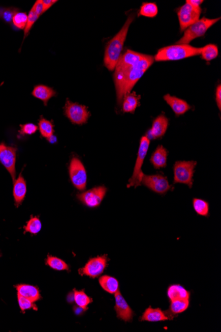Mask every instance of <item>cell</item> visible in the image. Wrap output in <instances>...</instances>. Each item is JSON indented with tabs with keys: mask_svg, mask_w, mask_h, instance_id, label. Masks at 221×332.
Returning a JSON list of instances; mask_svg holds the SVG:
<instances>
[{
	"mask_svg": "<svg viewBox=\"0 0 221 332\" xmlns=\"http://www.w3.org/2000/svg\"><path fill=\"white\" fill-rule=\"evenodd\" d=\"M154 57L127 50L120 57L115 68L113 79L118 105L126 94L130 93L136 84L154 63Z\"/></svg>",
	"mask_w": 221,
	"mask_h": 332,
	"instance_id": "6da1fadb",
	"label": "cell"
},
{
	"mask_svg": "<svg viewBox=\"0 0 221 332\" xmlns=\"http://www.w3.org/2000/svg\"><path fill=\"white\" fill-rule=\"evenodd\" d=\"M134 19V14L129 15L121 30L107 44L106 50H105L104 65L105 67L110 71L114 70L116 65L121 56V52L123 49L129 27Z\"/></svg>",
	"mask_w": 221,
	"mask_h": 332,
	"instance_id": "7a4b0ae2",
	"label": "cell"
},
{
	"mask_svg": "<svg viewBox=\"0 0 221 332\" xmlns=\"http://www.w3.org/2000/svg\"><path fill=\"white\" fill-rule=\"evenodd\" d=\"M201 48L190 45H174L159 50L154 57L156 61H178L201 54Z\"/></svg>",
	"mask_w": 221,
	"mask_h": 332,
	"instance_id": "3957f363",
	"label": "cell"
},
{
	"mask_svg": "<svg viewBox=\"0 0 221 332\" xmlns=\"http://www.w3.org/2000/svg\"><path fill=\"white\" fill-rule=\"evenodd\" d=\"M220 19V17L209 19L204 17L199 19L198 21L192 24L187 30L184 31V34L177 42L176 45H189L194 39L203 37V35L206 34L208 30L214 25L216 22L219 21Z\"/></svg>",
	"mask_w": 221,
	"mask_h": 332,
	"instance_id": "277c9868",
	"label": "cell"
},
{
	"mask_svg": "<svg viewBox=\"0 0 221 332\" xmlns=\"http://www.w3.org/2000/svg\"><path fill=\"white\" fill-rule=\"evenodd\" d=\"M150 144V140L147 137V135H144L141 137L134 170H133L132 177L129 179L128 188L132 186L137 188L138 186L141 185L142 178H143L144 174L142 171V167L143 165L144 159L147 155Z\"/></svg>",
	"mask_w": 221,
	"mask_h": 332,
	"instance_id": "5b68a950",
	"label": "cell"
},
{
	"mask_svg": "<svg viewBox=\"0 0 221 332\" xmlns=\"http://www.w3.org/2000/svg\"><path fill=\"white\" fill-rule=\"evenodd\" d=\"M198 162L195 160L176 161L174 165V183L187 184L190 188L194 183L195 169Z\"/></svg>",
	"mask_w": 221,
	"mask_h": 332,
	"instance_id": "8992f818",
	"label": "cell"
},
{
	"mask_svg": "<svg viewBox=\"0 0 221 332\" xmlns=\"http://www.w3.org/2000/svg\"><path fill=\"white\" fill-rule=\"evenodd\" d=\"M202 12L201 6L192 4L190 0H187L184 5L178 10V16L181 32L187 30L190 25L196 23L200 18Z\"/></svg>",
	"mask_w": 221,
	"mask_h": 332,
	"instance_id": "52a82bcc",
	"label": "cell"
},
{
	"mask_svg": "<svg viewBox=\"0 0 221 332\" xmlns=\"http://www.w3.org/2000/svg\"><path fill=\"white\" fill-rule=\"evenodd\" d=\"M69 171L70 179L73 186L78 190H84L87 185V172L84 164L79 158H72Z\"/></svg>",
	"mask_w": 221,
	"mask_h": 332,
	"instance_id": "ba28073f",
	"label": "cell"
},
{
	"mask_svg": "<svg viewBox=\"0 0 221 332\" xmlns=\"http://www.w3.org/2000/svg\"><path fill=\"white\" fill-rule=\"evenodd\" d=\"M65 115L73 124L83 125L86 124L90 117V112L87 110V107L78 103L72 102L69 99L66 102Z\"/></svg>",
	"mask_w": 221,
	"mask_h": 332,
	"instance_id": "9c48e42d",
	"label": "cell"
},
{
	"mask_svg": "<svg viewBox=\"0 0 221 332\" xmlns=\"http://www.w3.org/2000/svg\"><path fill=\"white\" fill-rule=\"evenodd\" d=\"M141 184L147 187L153 192L163 195H165L172 188L167 177L161 174L153 175H146L143 174Z\"/></svg>",
	"mask_w": 221,
	"mask_h": 332,
	"instance_id": "30bf717a",
	"label": "cell"
},
{
	"mask_svg": "<svg viewBox=\"0 0 221 332\" xmlns=\"http://www.w3.org/2000/svg\"><path fill=\"white\" fill-rule=\"evenodd\" d=\"M107 188L104 186L94 187L86 192L76 195L77 199L87 207L97 208L106 197Z\"/></svg>",
	"mask_w": 221,
	"mask_h": 332,
	"instance_id": "8fae6325",
	"label": "cell"
},
{
	"mask_svg": "<svg viewBox=\"0 0 221 332\" xmlns=\"http://www.w3.org/2000/svg\"><path fill=\"white\" fill-rule=\"evenodd\" d=\"M106 256H99L89 259L84 267L79 270V274L95 279L104 272L107 267Z\"/></svg>",
	"mask_w": 221,
	"mask_h": 332,
	"instance_id": "7c38bea8",
	"label": "cell"
},
{
	"mask_svg": "<svg viewBox=\"0 0 221 332\" xmlns=\"http://www.w3.org/2000/svg\"><path fill=\"white\" fill-rule=\"evenodd\" d=\"M17 149L14 147L8 146L1 143L0 144V162L5 167L14 182L15 179V163H16Z\"/></svg>",
	"mask_w": 221,
	"mask_h": 332,
	"instance_id": "4fadbf2b",
	"label": "cell"
},
{
	"mask_svg": "<svg viewBox=\"0 0 221 332\" xmlns=\"http://www.w3.org/2000/svg\"><path fill=\"white\" fill-rule=\"evenodd\" d=\"M115 310L117 313V317L124 322H131L133 318V312L125 299L122 296L119 290L115 292Z\"/></svg>",
	"mask_w": 221,
	"mask_h": 332,
	"instance_id": "5bb4252c",
	"label": "cell"
},
{
	"mask_svg": "<svg viewBox=\"0 0 221 332\" xmlns=\"http://www.w3.org/2000/svg\"><path fill=\"white\" fill-rule=\"evenodd\" d=\"M168 125H169V120L164 114L157 116L153 121L152 127L150 129L148 134L149 137L153 140L163 137L167 131Z\"/></svg>",
	"mask_w": 221,
	"mask_h": 332,
	"instance_id": "9a60e30c",
	"label": "cell"
},
{
	"mask_svg": "<svg viewBox=\"0 0 221 332\" xmlns=\"http://www.w3.org/2000/svg\"><path fill=\"white\" fill-rule=\"evenodd\" d=\"M164 100L171 107L173 112L177 116L183 115L186 112L192 109V106L186 101L182 99L178 98L176 96H172L170 94H166L164 96Z\"/></svg>",
	"mask_w": 221,
	"mask_h": 332,
	"instance_id": "2e32d148",
	"label": "cell"
},
{
	"mask_svg": "<svg viewBox=\"0 0 221 332\" xmlns=\"http://www.w3.org/2000/svg\"><path fill=\"white\" fill-rule=\"evenodd\" d=\"M168 155L167 149L163 146H159L151 155L150 163L155 169L166 168L167 166Z\"/></svg>",
	"mask_w": 221,
	"mask_h": 332,
	"instance_id": "e0dca14e",
	"label": "cell"
},
{
	"mask_svg": "<svg viewBox=\"0 0 221 332\" xmlns=\"http://www.w3.org/2000/svg\"><path fill=\"white\" fill-rule=\"evenodd\" d=\"M15 288H16L17 294L29 299L33 302H36L42 298L38 288L34 287V286L21 284V285L15 286Z\"/></svg>",
	"mask_w": 221,
	"mask_h": 332,
	"instance_id": "ac0fdd59",
	"label": "cell"
},
{
	"mask_svg": "<svg viewBox=\"0 0 221 332\" xmlns=\"http://www.w3.org/2000/svg\"><path fill=\"white\" fill-rule=\"evenodd\" d=\"M27 193V184L21 173L18 178L15 180L14 185V197L15 206L18 207L25 199Z\"/></svg>",
	"mask_w": 221,
	"mask_h": 332,
	"instance_id": "d6986e66",
	"label": "cell"
},
{
	"mask_svg": "<svg viewBox=\"0 0 221 332\" xmlns=\"http://www.w3.org/2000/svg\"><path fill=\"white\" fill-rule=\"evenodd\" d=\"M170 320L168 316L167 312H164L160 309H152L148 308L144 312L141 321H146L150 322H162Z\"/></svg>",
	"mask_w": 221,
	"mask_h": 332,
	"instance_id": "ffe728a7",
	"label": "cell"
},
{
	"mask_svg": "<svg viewBox=\"0 0 221 332\" xmlns=\"http://www.w3.org/2000/svg\"><path fill=\"white\" fill-rule=\"evenodd\" d=\"M141 96L137 95L135 92L126 94L122 99V110L123 113L134 114L136 109L140 105Z\"/></svg>",
	"mask_w": 221,
	"mask_h": 332,
	"instance_id": "44dd1931",
	"label": "cell"
},
{
	"mask_svg": "<svg viewBox=\"0 0 221 332\" xmlns=\"http://www.w3.org/2000/svg\"><path fill=\"white\" fill-rule=\"evenodd\" d=\"M32 95L35 98L43 101L44 104L47 105L50 99L56 95V92L52 88L47 86L37 85L33 90Z\"/></svg>",
	"mask_w": 221,
	"mask_h": 332,
	"instance_id": "7402d4cb",
	"label": "cell"
},
{
	"mask_svg": "<svg viewBox=\"0 0 221 332\" xmlns=\"http://www.w3.org/2000/svg\"><path fill=\"white\" fill-rule=\"evenodd\" d=\"M168 296L170 301L174 300H190V293L181 286H170L168 289Z\"/></svg>",
	"mask_w": 221,
	"mask_h": 332,
	"instance_id": "603a6c76",
	"label": "cell"
},
{
	"mask_svg": "<svg viewBox=\"0 0 221 332\" xmlns=\"http://www.w3.org/2000/svg\"><path fill=\"white\" fill-rule=\"evenodd\" d=\"M99 283L102 289L109 294H113L119 291V282L114 277L107 275L101 276Z\"/></svg>",
	"mask_w": 221,
	"mask_h": 332,
	"instance_id": "cb8c5ba5",
	"label": "cell"
},
{
	"mask_svg": "<svg viewBox=\"0 0 221 332\" xmlns=\"http://www.w3.org/2000/svg\"><path fill=\"white\" fill-rule=\"evenodd\" d=\"M170 302V311L166 312L170 320L174 319V315L185 312L190 306V300H174Z\"/></svg>",
	"mask_w": 221,
	"mask_h": 332,
	"instance_id": "d4e9b609",
	"label": "cell"
},
{
	"mask_svg": "<svg viewBox=\"0 0 221 332\" xmlns=\"http://www.w3.org/2000/svg\"><path fill=\"white\" fill-rule=\"evenodd\" d=\"M74 299L75 303L80 309L87 311V307L92 302V299L89 297L84 291L74 290Z\"/></svg>",
	"mask_w": 221,
	"mask_h": 332,
	"instance_id": "484cf974",
	"label": "cell"
},
{
	"mask_svg": "<svg viewBox=\"0 0 221 332\" xmlns=\"http://www.w3.org/2000/svg\"><path fill=\"white\" fill-rule=\"evenodd\" d=\"M38 128L42 137L49 139L54 134V125L50 121L41 117L39 121Z\"/></svg>",
	"mask_w": 221,
	"mask_h": 332,
	"instance_id": "4316f807",
	"label": "cell"
},
{
	"mask_svg": "<svg viewBox=\"0 0 221 332\" xmlns=\"http://www.w3.org/2000/svg\"><path fill=\"white\" fill-rule=\"evenodd\" d=\"M157 13H159V9H157L156 4L146 2V3L142 4L141 7L140 8L139 15L153 18V17L156 16Z\"/></svg>",
	"mask_w": 221,
	"mask_h": 332,
	"instance_id": "83f0119b",
	"label": "cell"
},
{
	"mask_svg": "<svg viewBox=\"0 0 221 332\" xmlns=\"http://www.w3.org/2000/svg\"><path fill=\"white\" fill-rule=\"evenodd\" d=\"M201 58L206 61H211L216 59L218 56V47L213 44H209L201 48Z\"/></svg>",
	"mask_w": 221,
	"mask_h": 332,
	"instance_id": "f1b7e54d",
	"label": "cell"
},
{
	"mask_svg": "<svg viewBox=\"0 0 221 332\" xmlns=\"http://www.w3.org/2000/svg\"><path fill=\"white\" fill-rule=\"evenodd\" d=\"M194 210L201 216L208 217L209 214V204L204 200L194 199L193 200Z\"/></svg>",
	"mask_w": 221,
	"mask_h": 332,
	"instance_id": "f546056e",
	"label": "cell"
},
{
	"mask_svg": "<svg viewBox=\"0 0 221 332\" xmlns=\"http://www.w3.org/2000/svg\"><path fill=\"white\" fill-rule=\"evenodd\" d=\"M46 264L52 269L56 270H69V266L65 261L57 257L48 256Z\"/></svg>",
	"mask_w": 221,
	"mask_h": 332,
	"instance_id": "4dcf8cb0",
	"label": "cell"
},
{
	"mask_svg": "<svg viewBox=\"0 0 221 332\" xmlns=\"http://www.w3.org/2000/svg\"><path fill=\"white\" fill-rule=\"evenodd\" d=\"M41 228H42V224L39 217L31 216L29 220L26 224L24 230H25V233L29 232L30 234L36 235L40 232Z\"/></svg>",
	"mask_w": 221,
	"mask_h": 332,
	"instance_id": "1f68e13d",
	"label": "cell"
},
{
	"mask_svg": "<svg viewBox=\"0 0 221 332\" xmlns=\"http://www.w3.org/2000/svg\"><path fill=\"white\" fill-rule=\"evenodd\" d=\"M28 15L25 12H17L13 17L12 23L15 28L18 30H25L27 25Z\"/></svg>",
	"mask_w": 221,
	"mask_h": 332,
	"instance_id": "d6a6232c",
	"label": "cell"
},
{
	"mask_svg": "<svg viewBox=\"0 0 221 332\" xmlns=\"http://www.w3.org/2000/svg\"><path fill=\"white\" fill-rule=\"evenodd\" d=\"M17 300H18L19 306L22 312L30 309L34 310V311L38 310V308L34 304V302L18 294H17Z\"/></svg>",
	"mask_w": 221,
	"mask_h": 332,
	"instance_id": "836d02e7",
	"label": "cell"
},
{
	"mask_svg": "<svg viewBox=\"0 0 221 332\" xmlns=\"http://www.w3.org/2000/svg\"><path fill=\"white\" fill-rule=\"evenodd\" d=\"M17 9L14 8H0V19L7 23L12 22L13 17L17 12Z\"/></svg>",
	"mask_w": 221,
	"mask_h": 332,
	"instance_id": "e575fe53",
	"label": "cell"
},
{
	"mask_svg": "<svg viewBox=\"0 0 221 332\" xmlns=\"http://www.w3.org/2000/svg\"><path fill=\"white\" fill-rule=\"evenodd\" d=\"M39 18V17L37 16L36 13H35L34 9L31 8L29 14H28L27 25H26L25 30H24V39H25L26 37H27V35H29L33 26H34V24L36 23V22L37 21V19Z\"/></svg>",
	"mask_w": 221,
	"mask_h": 332,
	"instance_id": "d590c367",
	"label": "cell"
},
{
	"mask_svg": "<svg viewBox=\"0 0 221 332\" xmlns=\"http://www.w3.org/2000/svg\"><path fill=\"white\" fill-rule=\"evenodd\" d=\"M38 129V127L36 125L30 124V123L20 125V130L19 131V133L22 136L31 135L33 134L36 133Z\"/></svg>",
	"mask_w": 221,
	"mask_h": 332,
	"instance_id": "8d00e7d4",
	"label": "cell"
},
{
	"mask_svg": "<svg viewBox=\"0 0 221 332\" xmlns=\"http://www.w3.org/2000/svg\"><path fill=\"white\" fill-rule=\"evenodd\" d=\"M32 8L34 9V12L36 13L37 16L39 17H40L41 15L43 14L42 0H38V1H37L36 3H35L34 6H33Z\"/></svg>",
	"mask_w": 221,
	"mask_h": 332,
	"instance_id": "74e56055",
	"label": "cell"
},
{
	"mask_svg": "<svg viewBox=\"0 0 221 332\" xmlns=\"http://www.w3.org/2000/svg\"><path fill=\"white\" fill-rule=\"evenodd\" d=\"M43 7V14L49 10L54 4H56L57 1L56 0H42Z\"/></svg>",
	"mask_w": 221,
	"mask_h": 332,
	"instance_id": "f35d334b",
	"label": "cell"
},
{
	"mask_svg": "<svg viewBox=\"0 0 221 332\" xmlns=\"http://www.w3.org/2000/svg\"><path fill=\"white\" fill-rule=\"evenodd\" d=\"M215 100L216 105L219 109H221V85H218L216 89Z\"/></svg>",
	"mask_w": 221,
	"mask_h": 332,
	"instance_id": "ab89813d",
	"label": "cell"
}]
</instances>
